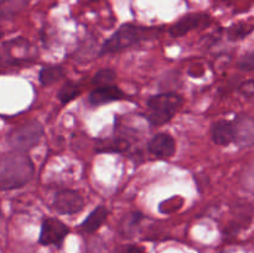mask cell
Segmentation results:
<instances>
[{
	"instance_id": "1",
	"label": "cell",
	"mask_w": 254,
	"mask_h": 253,
	"mask_svg": "<svg viewBox=\"0 0 254 253\" xmlns=\"http://www.w3.org/2000/svg\"><path fill=\"white\" fill-rule=\"evenodd\" d=\"M34 171V164L26 153L14 150L4 154L0 161V186L2 190L22 188L31 180Z\"/></svg>"
},
{
	"instance_id": "2",
	"label": "cell",
	"mask_w": 254,
	"mask_h": 253,
	"mask_svg": "<svg viewBox=\"0 0 254 253\" xmlns=\"http://www.w3.org/2000/svg\"><path fill=\"white\" fill-rule=\"evenodd\" d=\"M183 97L174 92L155 94L148 99L149 114L146 119L151 126H163L168 123L174 114L183 106Z\"/></svg>"
},
{
	"instance_id": "3",
	"label": "cell",
	"mask_w": 254,
	"mask_h": 253,
	"mask_svg": "<svg viewBox=\"0 0 254 253\" xmlns=\"http://www.w3.org/2000/svg\"><path fill=\"white\" fill-rule=\"evenodd\" d=\"M153 29H146L143 26H135L131 24H124L107 40L101 50V55L116 54L124 49L133 46L138 42L150 37Z\"/></svg>"
},
{
	"instance_id": "4",
	"label": "cell",
	"mask_w": 254,
	"mask_h": 253,
	"mask_svg": "<svg viewBox=\"0 0 254 253\" xmlns=\"http://www.w3.org/2000/svg\"><path fill=\"white\" fill-rule=\"evenodd\" d=\"M44 134V126L37 121H30L10 131L7 144L15 151L26 153L37 145Z\"/></svg>"
},
{
	"instance_id": "5",
	"label": "cell",
	"mask_w": 254,
	"mask_h": 253,
	"mask_svg": "<svg viewBox=\"0 0 254 253\" xmlns=\"http://www.w3.org/2000/svg\"><path fill=\"white\" fill-rule=\"evenodd\" d=\"M83 206V197L77 191L62 190L55 195L54 207L60 215H74L82 211Z\"/></svg>"
},
{
	"instance_id": "6",
	"label": "cell",
	"mask_w": 254,
	"mask_h": 253,
	"mask_svg": "<svg viewBox=\"0 0 254 253\" xmlns=\"http://www.w3.org/2000/svg\"><path fill=\"white\" fill-rule=\"evenodd\" d=\"M68 233V228L57 218H46L44 220L40 232L39 242L44 246L60 245Z\"/></svg>"
},
{
	"instance_id": "7",
	"label": "cell",
	"mask_w": 254,
	"mask_h": 253,
	"mask_svg": "<svg viewBox=\"0 0 254 253\" xmlns=\"http://www.w3.org/2000/svg\"><path fill=\"white\" fill-rule=\"evenodd\" d=\"M210 24V16L206 14H189L185 15L183 19L179 20L175 25L170 29V35L173 37H181L188 34L191 30L197 27L206 26Z\"/></svg>"
},
{
	"instance_id": "8",
	"label": "cell",
	"mask_w": 254,
	"mask_h": 253,
	"mask_svg": "<svg viewBox=\"0 0 254 253\" xmlns=\"http://www.w3.org/2000/svg\"><path fill=\"white\" fill-rule=\"evenodd\" d=\"M148 149L150 154L159 159H169L174 155L176 150L175 140L171 135L165 133H160L154 135L148 144Z\"/></svg>"
},
{
	"instance_id": "9",
	"label": "cell",
	"mask_w": 254,
	"mask_h": 253,
	"mask_svg": "<svg viewBox=\"0 0 254 253\" xmlns=\"http://www.w3.org/2000/svg\"><path fill=\"white\" fill-rule=\"evenodd\" d=\"M122 99H128V96L114 84L97 87L89 93L88 97V101L92 106H102L109 102L122 101Z\"/></svg>"
},
{
	"instance_id": "10",
	"label": "cell",
	"mask_w": 254,
	"mask_h": 253,
	"mask_svg": "<svg viewBox=\"0 0 254 253\" xmlns=\"http://www.w3.org/2000/svg\"><path fill=\"white\" fill-rule=\"evenodd\" d=\"M211 135H212V140L217 145H228L236 140L235 124L225 119L216 122L211 129Z\"/></svg>"
},
{
	"instance_id": "11",
	"label": "cell",
	"mask_w": 254,
	"mask_h": 253,
	"mask_svg": "<svg viewBox=\"0 0 254 253\" xmlns=\"http://www.w3.org/2000/svg\"><path fill=\"white\" fill-rule=\"evenodd\" d=\"M236 128V141L242 145H250L254 143V119L250 117H242L237 121Z\"/></svg>"
},
{
	"instance_id": "12",
	"label": "cell",
	"mask_w": 254,
	"mask_h": 253,
	"mask_svg": "<svg viewBox=\"0 0 254 253\" xmlns=\"http://www.w3.org/2000/svg\"><path fill=\"white\" fill-rule=\"evenodd\" d=\"M107 216H108V210L104 206H98L83 221L81 226L82 230H84L86 232H94L103 225L104 221L107 220Z\"/></svg>"
},
{
	"instance_id": "13",
	"label": "cell",
	"mask_w": 254,
	"mask_h": 253,
	"mask_svg": "<svg viewBox=\"0 0 254 253\" xmlns=\"http://www.w3.org/2000/svg\"><path fill=\"white\" fill-rule=\"evenodd\" d=\"M64 67L60 64H52V66H45L40 71L39 79L42 86H50L61 79L64 77Z\"/></svg>"
},
{
	"instance_id": "14",
	"label": "cell",
	"mask_w": 254,
	"mask_h": 253,
	"mask_svg": "<svg viewBox=\"0 0 254 253\" xmlns=\"http://www.w3.org/2000/svg\"><path fill=\"white\" fill-rule=\"evenodd\" d=\"M29 0H2L1 2V17L10 19L19 14L27 5Z\"/></svg>"
},
{
	"instance_id": "15",
	"label": "cell",
	"mask_w": 254,
	"mask_h": 253,
	"mask_svg": "<svg viewBox=\"0 0 254 253\" xmlns=\"http://www.w3.org/2000/svg\"><path fill=\"white\" fill-rule=\"evenodd\" d=\"M81 93V89H79V84L74 83V82L68 81L61 87V89L59 91V99L62 103H68V102L73 101L78 94Z\"/></svg>"
},
{
	"instance_id": "16",
	"label": "cell",
	"mask_w": 254,
	"mask_h": 253,
	"mask_svg": "<svg viewBox=\"0 0 254 253\" xmlns=\"http://www.w3.org/2000/svg\"><path fill=\"white\" fill-rule=\"evenodd\" d=\"M117 74L113 69L111 68H102L99 71L96 72V74L92 78V83L97 87L102 86H108V84H112L116 79Z\"/></svg>"
},
{
	"instance_id": "17",
	"label": "cell",
	"mask_w": 254,
	"mask_h": 253,
	"mask_svg": "<svg viewBox=\"0 0 254 253\" xmlns=\"http://www.w3.org/2000/svg\"><path fill=\"white\" fill-rule=\"evenodd\" d=\"M254 30V25L247 24V22H240L235 24L228 29L227 35L230 40H241L245 39L248 34H251Z\"/></svg>"
},
{
	"instance_id": "18",
	"label": "cell",
	"mask_w": 254,
	"mask_h": 253,
	"mask_svg": "<svg viewBox=\"0 0 254 253\" xmlns=\"http://www.w3.org/2000/svg\"><path fill=\"white\" fill-rule=\"evenodd\" d=\"M143 218V215L140 212H133L130 215H128V217L123 221L122 223L121 231L123 235H126V237H131L134 232V228L139 225L140 220Z\"/></svg>"
},
{
	"instance_id": "19",
	"label": "cell",
	"mask_w": 254,
	"mask_h": 253,
	"mask_svg": "<svg viewBox=\"0 0 254 253\" xmlns=\"http://www.w3.org/2000/svg\"><path fill=\"white\" fill-rule=\"evenodd\" d=\"M238 67L241 69H246V71H251L254 69V52L246 54L242 59L238 62Z\"/></svg>"
},
{
	"instance_id": "20",
	"label": "cell",
	"mask_w": 254,
	"mask_h": 253,
	"mask_svg": "<svg viewBox=\"0 0 254 253\" xmlns=\"http://www.w3.org/2000/svg\"><path fill=\"white\" fill-rule=\"evenodd\" d=\"M241 92L247 94V96L252 94L254 92V82H247V83L242 84V86H241Z\"/></svg>"
},
{
	"instance_id": "21",
	"label": "cell",
	"mask_w": 254,
	"mask_h": 253,
	"mask_svg": "<svg viewBox=\"0 0 254 253\" xmlns=\"http://www.w3.org/2000/svg\"><path fill=\"white\" fill-rule=\"evenodd\" d=\"M127 253H145V252H144L143 248L138 247V246H131V247H129L128 252Z\"/></svg>"
},
{
	"instance_id": "22",
	"label": "cell",
	"mask_w": 254,
	"mask_h": 253,
	"mask_svg": "<svg viewBox=\"0 0 254 253\" xmlns=\"http://www.w3.org/2000/svg\"><path fill=\"white\" fill-rule=\"evenodd\" d=\"M89 1H98V0H89Z\"/></svg>"
}]
</instances>
